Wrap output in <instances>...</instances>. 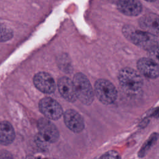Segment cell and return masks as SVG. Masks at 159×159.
<instances>
[{"label": "cell", "mask_w": 159, "mask_h": 159, "mask_svg": "<svg viewBox=\"0 0 159 159\" xmlns=\"http://www.w3.org/2000/svg\"><path fill=\"white\" fill-rule=\"evenodd\" d=\"M157 139H158V134H153L150 137V138L143 145V146L142 147V148H140V150L139 152L138 155L140 158H142L146 155L147 152L155 144V143L157 140Z\"/></svg>", "instance_id": "cell-14"}, {"label": "cell", "mask_w": 159, "mask_h": 159, "mask_svg": "<svg viewBox=\"0 0 159 159\" xmlns=\"http://www.w3.org/2000/svg\"><path fill=\"white\" fill-rule=\"evenodd\" d=\"M94 92L98 99L104 104L113 103L117 96L114 85L104 79H99L95 82Z\"/></svg>", "instance_id": "cell-4"}, {"label": "cell", "mask_w": 159, "mask_h": 159, "mask_svg": "<svg viewBox=\"0 0 159 159\" xmlns=\"http://www.w3.org/2000/svg\"><path fill=\"white\" fill-rule=\"evenodd\" d=\"M137 66L140 73L146 78L155 79L159 76V65L150 58H140Z\"/></svg>", "instance_id": "cell-9"}, {"label": "cell", "mask_w": 159, "mask_h": 159, "mask_svg": "<svg viewBox=\"0 0 159 159\" xmlns=\"http://www.w3.org/2000/svg\"><path fill=\"white\" fill-rule=\"evenodd\" d=\"M140 27L143 31L159 37V16L154 13L143 15L139 19Z\"/></svg>", "instance_id": "cell-10"}, {"label": "cell", "mask_w": 159, "mask_h": 159, "mask_svg": "<svg viewBox=\"0 0 159 159\" xmlns=\"http://www.w3.org/2000/svg\"><path fill=\"white\" fill-rule=\"evenodd\" d=\"M127 39L139 47L150 52L159 47V38L143 30L135 29L133 27L126 25L122 29Z\"/></svg>", "instance_id": "cell-1"}, {"label": "cell", "mask_w": 159, "mask_h": 159, "mask_svg": "<svg viewBox=\"0 0 159 159\" xmlns=\"http://www.w3.org/2000/svg\"><path fill=\"white\" fill-rule=\"evenodd\" d=\"M33 82L36 88L43 93L51 94L55 91V82L53 77L47 72L40 71L36 73Z\"/></svg>", "instance_id": "cell-7"}, {"label": "cell", "mask_w": 159, "mask_h": 159, "mask_svg": "<svg viewBox=\"0 0 159 159\" xmlns=\"http://www.w3.org/2000/svg\"><path fill=\"white\" fill-rule=\"evenodd\" d=\"M148 52L149 58L156 62L157 64L159 63V47L151 50Z\"/></svg>", "instance_id": "cell-17"}, {"label": "cell", "mask_w": 159, "mask_h": 159, "mask_svg": "<svg viewBox=\"0 0 159 159\" xmlns=\"http://www.w3.org/2000/svg\"><path fill=\"white\" fill-rule=\"evenodd\" d=\"M117 6L122 13L130 16H136L140 14L142 9L141 3L134 0L118 1Z\"/></svg>", "instance_id": "cell-12"}, {"label": "cell", "mask_w": 159, "mask_h": 159, "mask_svg": "<svg viewBox=\"0 0 159 159\" xmlns=\"http://www.w3.org/2000/svg\"><path fill=\"white\" fill-rule=\"evenodd\" d=\"M154 115H155V116H158V115H159V109L158 110V111H157V112H155L154 113Z\"/></svg>", "instance_id": "cell-19"}, {"label": "cell", "mask_w": 159, "mask_h": 159, "mask_svg": "<svg viewBox=\"0 0 159 159\" xmlns=\"http://www.w3.org/2000/svg\"><path fill=\"white\" fill-rule=\"evenodd\" d=\"M101 159H120V155L115 150H109L104 153Z\"/></svg>", "instance_id": "cell-16"}, {"label": "cell", "mask_w": 159, "mask_h": 159, "mask_svg": "<svg viewBox=\"0 0 159 159\" xmlns=\"http://www.w3.org/2000/svg\"><path fill=\"white\" fill-rule=\"evenodd\" d=\"M40 111L48 119L58 120L63 114L61 105L55 99L50 97L42 98L39 103Z\"/></svg>", "instance_id": "cell-5"}, {"label": "cell", "mask_w": 159, "mask_h": 159, "mask_svg": "<svg viewBox=\"0 0 159 159\" xmlns=\"http://www.w3.org/2000/svg\"><path fill=\"white\" fill-rule=\"evenodd\" d=\"M14 35L11 28L0 23V42H4L11 40Z\"/></svg>", "instance_id": "cell-15"}, {"label": "cell", "mask_w": 159, "mask_h": 159, "mask_svg": "<svg viewBox=\"0 0 159 159\" xmlns=\"http://www.w3.org/2000/svg\"><path fill=\"white\" fill-rule=\"evenodd\" d=\"M15 139V131L12 124L6 120L0 122V144L8 145Z\"/></svg>", "instance_id": "cell-13"}, {"label": "cell", "mask_w": 159, "mask_h": 159, "mask_svg": "<svg viewBox=\"0 0 159 159\" xmlns=\"http://www.w3.org/2000/svg\"><path fill=\"white\" fill-rule=\"evenodd\" d=\"M66 126L75 133L81 132L84 127V123L81 115L75 110L68 109L63 114Z\"/></svg>", "instance_id": "cell-8"}, {"label": "cell", "mask_w": 159, "mask_h": 159, "mask_svg": "<svg viewBox=\"0 0 159 159\" xmlns=\"http://www.w3.org/2000/svg\"><path fill=\"white\" fill-rule=\"evenodd\" d=\"M58 91L61 96L69 102H75L76 96L73 81L66 76L61 77L57 83Z\"/></svg>", "instance_id": "cell-11"}, {"label": "cell", "mask_w": 159, "mask_h": 159, "mask_svg": "<svg viewBox=\"0 0 159 159\" xmlns=\"http://www.w3.org/2000/svg\"><path fill=\"white\" fill-rule=\"evenodd\" d=\"M0 159H13V156L9 151L2 150H0Z\"/></svg>", "instance_id": "cell-18"}, {"label": "cell", "mask_w": 159, "mask_h": 159, "mask_svg": "<svg viewBox=\"0 0 159 159\" xmlns=\"http://www.w3.org/2000/svg\"><path fill=\"white\" fill-rule=\"evenodd\" d=\"M118 79L120 86L127 94H137L142 88L143 80L140 75L133 68L125 67L120 70Z\"/></svg>", "instance_id": "cell-2"}, {"label": "cell", "mask_w": 159, "mask_h": 159, "mask_svg": "<svg viewBox=\"0 0 159 159\" xmlns=\"http://www.w3.org/2000/svg\"><path fill=\"white\" fill-rule=\"evenodd\" d=\"M38 134L47 143L56 142L59 138V132L57 127L48 119L40 118L37 122Z\"/></svg>", "instance_id": "cell-6"}, {"label": "cell", "mask_w": 159, "mask_h": 159, "mask_svg": "<svg viewBox=\"0 0 159 159\" xmlns=\"http://www.w3.org/2000/svg\"><path fill=\"white\" fill-rule=\"evenodd\" d=\"M76 98L84 105H90L94 101V92L88 78L81 73L75 75L72 80Z\"/></svg>", "instance_id": "cell-3"}]
</instances>
